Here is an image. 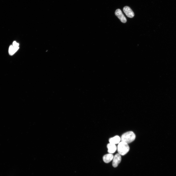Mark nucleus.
<instances>
[{
  "label": "nucleus",
  "mask_w": 176,
  "mask_h": 176,
  "mask_svg": "<svg viewBox=\"0 0 176 176\" xmlns=\"http://www.w3.org/2000/svg\"><path fill=\"white\" fill-rule=\"evenodd\" d=\"M135 137V135L133 132L128 131L122 134L121 138V141L128 144L133 141Z\"/></svg>",
  "instance_id": "f257e3e1"
},
{
  "label": "nucleus",
  "mask_w": 176,
  "mask_h": 176,
  "mask_svg": "<svg viewBox=\"0 0 176 176\" xmlns=\"http://www.w3.org/2000/svg\"><path fill=\"white\" fill-rule=\"evenodd\" d=\"M117 148L118 153L122 155L126 154L130 150V147L128 144L122 141L119 143Z\"/></svg>",
  "instance_id": "f03ea898"
},
{
  "label": "nucleus",
  "mask_w": 176,
  "mask_h": 176,
  "mask_svg": "<svg viewBox=\"0 0 176 176\" xmlns=\"http://www.w3.org/2000/svg\"><path fill=\"white\" fill-rule=\"evenodd\" d=\"M115 14L122 22L125 23L127 22L126 19L120 9H117L115 12Z\"/></svg>",
  "instance_id": "7ed1b4c3"
},
{
  "label": "nucleus",
  "mask_w": 176,
  "mask_h": 176,
  "mask_svg": "<svg viewBox=\"0 0 176 176\" xmlns=\"http://www.w3.org/2000/svg\"><path fill=\"white\" fill-rule=\"evenodd\" d=\"M112 163L113 166L114 167H117L121 160V157L119 153L116 154L113 157Z\"/></svg>",
  "instance_id": "20e7f679"
},
{
  "label": "nucleus",
  "mask_w": 176,
  "mask_h": 176,
  "mask_svg": "<svg viewBox=\"0 0 176 176\" xmlns=\"http://www.w3.org/2000/svg\"><path fill=\"white\" fill-rule=\"evenodd\" d=\"M123 11L126 15L128 17L133 18L134 13L131 8L128 6H125L123 9Z\"/></svg>",
  "instance_id": "39448f33"
},
{
  "label": "nucleus",
  "mask_w": 176,
  "mask_h": 176,
  "mask_svg": "<svg viewBox=\"0 0 176 176\" xmlns=\"http://www.w3.org/2000/svg\"><path fill=\"white\" fill-rule=\"evenodd\" d=\"M108 149V152L110 154L114 153L116 151L117 147L115 144L110 143L108 144L107 145Z\"/></svg>",
  "instance_id": "423d86ee"
},
{
  "label": "nucleus",
  "mask_w": 176,
  "mask_h": 176,
  "mask_svg": "<svg viewBox=\"0 0 176 176\" xmlns=\"http://www.w3.org/2000/svg\"><path fill=\"white\" fill-rule=\"evenodd\" d=\"M113 155L112 154L109 153L104 155L103 157V159L105 163H108L113 159Z\"/></svg>",
  "instance_id": "0eeeda50"
},
{
  "label": "nucleus",
  "mask_w": 176,
  "mask_h": 176,
  "mask_svg": "<svg viewBox=\"0 0 176 176\" xmlns=\"http://www.w3.org/2000/svg\"><path fill=\"white\" fill-rule=\"evenodd\" d=\"M121 140V138L118 135L111 138L109 139V141L110 143L114 144L119 143Z\"/></svg>",
  "instance_id": "6e6552de"
},
{
  "label": "nucleus",
  "mask_w": 176,
  "mask_h": 176,
  "mask_svg": "<svg viewBox=\"0 0 176 176\" xmlns=\"http://www.w3.org/2000/svg\"><path fill=\"white\" fill-rule=\"evenodd\" d=\"M19 47H14L12 45H11L9 48V55H13L18 50Z\"/></svg>",
  "instance_id": "1a4fd4ad"
},
{
  "label": "nucleus",
  "mask_w": 176,
  "mask_h": 176,
  "mask_svg": "<svg viewBox=\"0 0 176 176\" xmlns=\"http://www.w3.org/2000/svg\"><path fill=\"white\" fill-rule=\"evenodd\" d=\"M12 45L14 47H19V44L15 41H14Z\"/></svg>",
  "instance_id": "9d476101"
}]
</instances>
